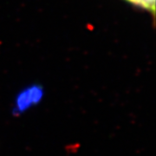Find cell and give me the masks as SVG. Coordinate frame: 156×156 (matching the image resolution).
Wrapping results in <instances>:
<instances>
[{"mask_svg":"<svg viewBox=\"0 0 156 156\" xmlns=\"http://www.w3.org/2000/svg\"><path fill=\"white\" fill-rule=\"evenodd\" d=\"M42 96V91L38 88H32L24 91L17 97L13 110L14 115H20L26 111L29 108L37 103Z\"/></svg>","mask_w":156,"mask_h":156,"instance_id":"1","label":"cell"},{"mask_svg":"<svg viewBox=\"0 0 156 156\" xmlns=\"http://www.w3.org/2000/svg\"><path fill=\"white\" fill-rule=\"evenodd\" d=\"M131 3L142 6L146 9H149L152 11H154V3L155 0H128Z\"/></svg>","mask_w":156,"mask_h":156,"instance_id":"2","label":"cell"}]
</instances>
